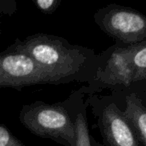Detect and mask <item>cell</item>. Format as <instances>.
Segmentation results:
<instances>
[{
	"mask_svg": "<svg viewBox=\"0 0 146 146\" xmlns=\"http://www.w3.org/2000/svg\"><path fill=\"white\" fill-rule=\"evenodd\" d=\"M14 41L50 73L57 84L76 82L85 85L93 80L98 70L99 58L93 48L72 44L61 36L38 32Z\"/></svg>",
	"mask_w": 146,
	"mask_h": 146,
	"instance_id": "6da1fadb",
	"label": "cell"
},
{
	"mask_svg": "<svg viewBox=\"0 0 146 146\" xmlns=\"http://www.w3.org/2000/svg\"><path fill=\"white\" fill-rule=\"evenodd\" d=\"M95 77L79 88L86 96L102 91L133 92L146 96V41L134 45L115 44L98 53Z\"/></svg>",
	"mask_w": 146,
	"mask_h": 146,
	"instance_id": "7a4b0ae2",
	"label": "cell"
},
{
	"mask_svg": "<svg viewBox=\"0 0 146 146\" xmlns=\"http://www.w3.org/2000/svg\"><path fill=\"white\" fill-rule=\"evenodd\" d=\"M86 97L78 88L62 101L47 103L36 100L23 104L18 114L19 122L35 136L63 146H76L77 119L87 105Z\"/></svg>",
	"mask_w": 146,
	"mask_h": 146,
	"instance_id": "3957f363",
	"label": "cell"
},
{
	"mask_svg": "<svg viewBox=\"0 0 146 146\" xmlns=\"http://www.w3.org/2000/svg\"><path fill=\"white\" fill-rule=\"evenodd\" d=\"M52 84L56 80L16 42L0 52V88L21 90L33 85Z\"/></svg>",
	"mask_w": 146,
	"mask_h": 146,
	"instance_id": "277c9868",
	"label": "cell"
},
{
	"mask_svg": "<svg viewBox=\"0 0 146 146\" xmlns=\"http://www.w3.org/2000/svg\"><path fill=\"white\" fill-rule=\"evenodd\" d=\"M86 101L96 120L103 146H141L131 124L110 94L89 95Z\"/></svg>",
	"mask_w": 146,
	"mask_h": 146,
	"instance_id": "5b68a950",
	"label": "cell"
},
{
	"mask_svg": "<svg viewBox=\"0 0 146 146\" xmlns=\"http://www.w3.org/2000/svg\"><path fill=\"white\" fill-rule=\"evenodd\" d=\"M93 19L115 44L134 45L146 41V15L132 7L108 4L98 9Z\"/></svg>",
	"mask_w": 146,
	"mask_h": 146,
	"instance_id": "8992f818",
	"label": "cell"
},
{
	"mask_svg": "<svg viewBox=\"0 0 146 146\" xmlns=\"http://www.w3.org/2000/svg\"><path fill=\"white\" fill-rule=\"evenodd\" d=\"M110 95L131 124L141 146H146V96L121 91Z\"/></svg>",
	"mask_w": 146,
	"mask_h": 146,
	"instance_id": "52a82bcc",
	"label": "cell"
},
{
	"mask_svg": "<svg viewBox=\"0 0 146 146\" xmlns=\"http://www.w3.org/2000/svg\"><path fill=\"white\" fill-rule=\"evenodd\" d=\"M89 125H88V103L79 114L77 119V144L76 146H91Z\"/></svg>",
	"mask_w": 146,
	"mask_h": 146,
	"instance_id": "ba28073f",
	"label": "cell"
},
{
	"mask_svg": "<svg viewBox=\"0 0 146 146\" xmlns=\"http://www.w3.org/2000/svg\"><path fill=\"white\" fill-rule=\"evenodd\" d=\"M0 146H26L5 125L0 123Z\"/></svg>",
	"mask_w": 146,
	"mask_h": 146,
	"instance_id": "9c48e42d",
	"label": "cell"
},
{
	"mask_svg": "<svg viewBox=\"0 0 146 146\" xmlns=\"http://www.w3.org/2000/svg\"><path fill=\"white\" fill-rule=\"evenodd\" d=\"M34 4L41 12L46 15H51L59 8L61 0H36L34 1Z\"/></svg>",
	"mask_w": 146,
	"mask_h": 146,
	"instance_id": "30bf717a",
	"label": "cell"
},
{
	"mask_svg": "<svg viewBox=\"0 0 146 146\" xmlns=\"http://www.w3.org/2000/svg\"><path fill=\"white\" fill-rule=\"evenodd\" d=\"M17 10V2L14 0H0V27L1 17L11 16Z\"/></svg>",
	"mask_w": 146,
	"mask_h": 146,
	"instance_id": "8fae6325",
	"label": "cell"
},
{
	"mask_svg": "<svg viewBox=\"0 0 146 146\" xmlns=\"http://www.w3.org/2000/svg\"><path fill=\"white\" fill-rule=\"evenodd\" d=\"M90 142H91V146H103V144H101L100 142H98L93 136H90Z\"/></svg>",
	"mask_w": 146,
	"mask_h": 146,
	"instance_id": "7c38bea8",
	"label": "cell"
}]
</instances>
